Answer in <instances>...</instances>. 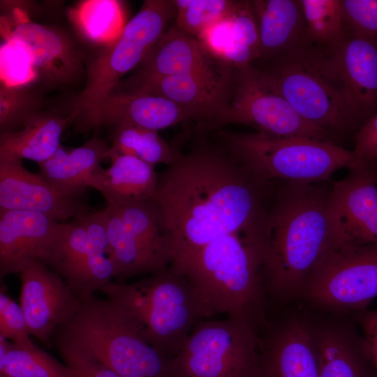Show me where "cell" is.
<instances>
[{"label": "cell", "instance_id": "6da1fadb", "mask_svg": "<svg viewBox=\"0 0 377 377\" xmlns=\"http://www.w3.org/2000/svg\"><path fill=\"white\" fill-rule=\"evenodd\" d=\"M276 183L263 181L220 147L199 145L158 175L153 199L172 246L177 272L198 251L233 233L267 239Z\"/></svg>", "mask_w": 377, "mask_h": 377}, {"label": "cell", "instance_id": "7a4b0ae2", "mask_svg": "<svg viewBox=\"0 0 377 377\" xmlns=\"http://www.w3.org/2000/svg\"><path fill=\"white\" fill-rule=\"evenodd\" d=\"M267 238L265 292L279 300L300 296L310 274L341 240L333 184L276 182Z\"/></svg>", "mask_w": 377, "mask_h": 377}, {"label": "cell", "instance_id": "3957f363", "mask_svg": "<svg viewBox=\"0 0 377 377\" xmlns=\"http://www.w3.org/2000/svg\"><path fill=\"white\" fill-rule=\"evenodd\" d=\"M266 246L264 240L230 234L200 249L176 272L190 283L204 318L226 314L256 328L262 322Z\"/></svg>", "mask_w": 377, "mask_h": 377}, {"label": "cell", "instance_id": "277c9868", "mask_svg": "<svg viewBox=\"0 0 377 377\" xmlns=\"http://www.w3.org/2000/svg\"><path fill=\"white\" fill-rule=\"evenodd\" d=\"M263 63L262 67L255 66L308 123L336 142L358 131L360 126L327 47L309 42Z\"/></svg>", "mask_w": 377, "mask_h": 377}, {"label": "cell", "instance_id": "5b68a950", "mask_svg": "<svg viewBox=\"0 0 377 377\" xmlns=\"http://www.w3.org/2000/svg\"><path fill=\"white\" fill-rule=\"evenodd\" d=\"M56 347H66L99 361L120 377H169L168 359L140 332L115 302L94 296L81 301L73 317L58 327Z\"/></svg>", "mask_w": 377, "mask_h": 377}, {"label": "cell", "instance_id": "8992f818", "mask_svg": "<svg viewBox=\"0 0 377 377\" xmlns=\"http://www.w3.org/2000/svg\"><path fill=\"white\" fill-rule=\"evenodd\" d=\"M101 292L128 314L145 340L168 360L178 353L204 318L186 277L170 267L133 283L112 281Z\"/></svg>", "mask_w": 377, "mask_h": 377}, {"label": "cell", "instance_id": "52a82bcc", "mask_svg": "<svg viewBox=\"0 0 377 377\" xmlns=\"http://www.w3.org/2000/svg\"><path fill=\"white\" fill-rule=\"evenodd\" d=\"M220 147L258 178L268 182L316 183L348 168L352 150L330 141L264 133L221 131Z\"/></svg>", "mask_w": 377, "mask_h": 377}, {"label": "cell", "instance_id": "ba28073f", "mask_svg": "<svg viewBox=\"0 0 377 377\" xmlns=\"http://www.w3.org/2000/svg\"><path fill=\"white\" fill-rule=\"evenodd\" d=\"M175 15L174 0L144 1L118 39L103 46L89 64L86 84L70 113L74 123L98 108L121 78L142 62Z\"/></svg>", "mask_w": 377, "mask_h": 377}, {"label": "cell", "instance_id": "9c48e42d", "mask_svg": "<svg viewBox=\"0 0 377 377\" xmlns=\"http://www.w3.org/2000/svg\"><path fill=\"white\" fill-rule=\"evenodd\" d=\"M260 339L232 317L200 321L168 360L169 377H258Z\"/></svg>", "mask_w": 377, "mask_h": 377}, {"label": "cell", "instance_id": "30bf717a", "mask_svg": "<svg viewBox=\"0 0 377 377\" xmlns=\"http://www.w3.org/2000/svg\"><path fill=\"white\" fill-rule=\"evenodd\" d=\"M230 124L249 126L256 131L271 135L337 143L330 134L305 121L253 64L235 68L233 94L228 109L198 132L204 134Z\"/></svg>", "mask_w": 377, "mask_h": 377}, {"label": "cell", "instance_id": "8fae6325", "mask_svg": "<svg viewBox=\"0 0 377 377\" xmlns=\"http://www.w3.org/2000/svg\"><path fill=\"white\" fill-rule=\"evenodd\" d=\"M42 262L61 276L81 301L101 291L115 278L103 210L62 222Z\"/></svg>", "mask_w": 377, "mask_h": 377}, {"label": "cell", "instance_id": "7c38bea8", "mask_svg": "<svg viewBox=\"0 0 377 377\" xmlns=\"http://www.w3.org/2000/svg\"><path fill=\"white\" fill-rule=\"evenodd\" d=\"M301 295L337 311H362L377 297V244L340 240L306 280Z\"/></svg>", "mask_w": 377, "mask_h": 377}, {"label": "cell", "instance_id": "4fadbf2b", "mask_svg": "<svg viewBox=\"0 0 377 377\" xmlns=\"http://www.w3.org/2000/svg\"><path fill=\"white\" fill-rule=\"evenodd\" d=\"M235 68H220L180 74L145 81L119 91L163 96L175 103L198 131L228 109L234 89Z\"/></svg>", "mask_w": 377, "mask_h": 377}, {"label": "cell", "instance_id": "5bb4252c", "mask_svg": "<svg viewBox=\"0 0 377 377\" xmlns=\"http://www.w3.org/2000/svg\"><path fill=\"white\" fill-rule=\"evenodd\" d=\"M20 306L31 336L49 345L56 330L77 311L81 300L64 279L39 260L20 274Z\"/></svg>", "mask_w": 377, "mask_h": 377}, {"label": "cell", "instance_id": "9a60e30c", "mask_svg": "<svg viewBox=\"0 0 377 377\" xmlns=\"http://www.w3.org/2000/svg\"><path fill=\"white\" fill-rule=\"evenodd\" d=\"M20 42L28 51L37 81L47 87L74 84L84 72L83 57L75 43L52 26L18 21L3 32Z\"/></svg>", "mask_w": 377, "mask_h": 377}, {"label": "cell", "instance_id": "2e32d148", "mask_svg": "<svg viewBox=\"0 0 377 377\" xmlns=\"http://www.w3.org/2000/svg\"><path fill=\"white\" fill-rule=\"evenodd\" d=\"M0 209L38 212L59 222L90 211L82 198L59 191L22 161H0Z\"/></svg>", "mask_w": 377, "mask_h": 377}, {"label": "cell", "instance_id": "e0dca14e", "mask_svg": "<svg viewBox=\"0 0 377 377\" xmlns=\"http://www.w3.org/2000/svg\"><path fill=\"white\" fill-rule=\"evenodd\" d=\"M44 214L0 209V277L20 274L31 262L42 261L61 230Z\"/></svg>", "mask_w": 377, "mask_h": 377}, {"label": "cell", "instance_id": "ac0fdd59", "mask_svg": "<svg viewBox=\"0 0 377 377\" xmlns=\"http://www.w3.org/2000/svg\"><path fill=\"white\" fill-rule=\"evenodd\" d=\"M327 47L360 128L377 114V38L345 31L339 40Z\"/></svg>", "mask_w": 377, "mask_h": 377}, {"label": "cell", "instance_id": "d6986e66", "mask_svg": "<svg viewBox=\"0 0 377 377\" xmlns=\"http://www.w3.org/2000/svg\"><path fill=\"white\" fill-rule=\"evenodd\" d=\"M258 377H320L311 323L291 318L260 339Z\"/></svg>", "mask_w": 377, "mask_h": 377}, {"label": "cell", "instance_id": "ffe728a7", "mask_svg": "<svg viewBox=\"0 0 377 377\" xmlns=\"http://www.w3.org/2000/svg\"><path fill=\"white\" fill-rule=\"evenodd\" d=\"M348 169L347 176L333 184L341 240L377 244V184L366 163Z\"/></svg>", "mask_w": 377, "mask_h": 377}, {"label": "cell", "instance_id": "44dd1931", "mask_svg": "<svg viewBox=\"0 0 377 377\" xmlns=\"http://www.w3.org/2000/svg\"><path fill=\"white\" fill-rule=\"evenodd\" d=\"M188 120L175 103L163 96L145 93L112 92L98 108L75 124L79 132L121 124L158 131Z\"/></svg>", "mask_w": 377, "mask_h": 377}, {"label": "cell", "instance_id": "7402d4cb", "mask_svg": "<svg viewBox=\"0 0 377 377\" xmlns=\"http://www.w3.org/2000/svg\"><path fill=\"white\" fill-rule=\"evenodd\" d=\"M139 66L137 73L128 78L122 89L151 80L228 66L213 57L197 38L175 24L165 30Z\"/></svg>", "mask_w": 377, "mask_h": 377}, {"label": "cell", "instance_id": "603a6c76", "mask_svg": "<svg viewBox=\"0 0 377 377\" xmlns=\"http://www.w3.org/2000/svg\"><path fill=\"white\" fill-rule=\"evenodd\" d=\"M312 324L320 377H377L363 337L339 322Z\"/></svg>", "mask_w": 377, "mask_h": 377}, {"label": "cell", "instance_id": "cb8c5ba5", "mask_svg": "<svg viewBox=\"0 0 377 377\" xmlns=\"http://www.w3.org/2000/svg\"><path fill=\"white\" fill-rule=\"evenodd\" d=\"M250 2L260 35L258 54L253 63L267 61L309 42L300 0Z\"/></svg>", "mask_w": 377, "mask_h": 377}, {"label": "cell", "instance_id": "d4e9b609", "mask_svg": "<svg viewBox=\"0 0 377 377\" xmlns=\"http://www.w3.org/2000/svg\"><path fill=\"white\" fill-rule=\"evenodd\" d=\"M111 165L101 168L90 179L89 187L98 191L107 204L119 205L150 200L154 198L158 175L154 166L128 154L109 148Z\"/></svg>", "mask_w": 377, "mask_h": 377}, {"label": "cell", "instance_id": "484cf974", "mask_svg": "<svg viewBox=\"0 0 377 377\" xmlns=\"http://www.w3.org/2000/svg\"><path fill=\"white\" fill-rule=\"evenodd\" d=\"M72 122L70 114L36 112L20 128L1 133L0 161H45L61 146L62 133Z\"/></svg>", "mask_w": 377, "mask_h": 377}, {"label": "cell", "instance_id": "4316f807", "mask_svg": "<svg viewBox=\"0 0 377 377\" xmlns=\"http://www.w3.org/2000/svg\"><path fill=\"white\" fill-rule=\"evenodd\" d=\"M109 148L98 138L70 150L61 146L53 156L38 164L39 174L59 191L82 198L91 177L103 168L102 161L108 158Z\"/></svg>", "mask_w": 377, "mask_h": 377}, {"label": "cell", "instance_id": "83f0119b", "mask_svg": "<svg viewBox=\"0 0 377 377\" xmlns=\"http://www.w3.org/2000/svg\"><path fill=\"white\" fill-rule=\"evenodd\" d=\"M112 205L117 208L128 230L160 269H168L172 260V243L153 199Z\"/></svg>", "mask_w": 377, "mask_h": 377}, {"label": "cell", "instance_id": "f1b7e54d", "mask_svg": "<svg viewBox=\"0 0 377 377\" xmlns=\"http://www.w3.org/2000/svg\"><path fill=\"white\" fill-rule=\"evenodd\" d=\"M102 210L105 216L110 256L115 267L114 279L117 281L140 274H152L161 272L128 230L117 208L107 204Z\"/></svg>", "mask_w": 377, "mask_h": 377}, {"label": "cell", "instance_id": "f546056e", "mask_svg": "<svg viewBox=\"0 0 377 377\" xmlns=\"http://www.w3.org/2000/svg\"><path fill=\"white\" fill-rule=\"evenodd\" d=\"M71 16L87 40L103 46L117 40L126 24L122 3L116 0L82 1Z\"/></svg>", "mask_w": 377, "mask_h": 377}, {"label": "cell", "instance_id": "4dcf8cb0", "mask_svg": "<svg viewBox=\"0 0 377 377\" xmlns=\"http://www.w3.org/2000/svg\"><path fill=\"white\" fill-rule=\"evenodd\" d=\"M110 149L117 153L136 156L153 166L157 164L170 165L182 155L157 131L131 124L117 126Z\"/></svg>", "mask_w": 377, "mask_h": 377}, {"label": "cell", "instance_id": "1f68e13d", "mask_svg": "<svg viewBox=\"0 0 377 377\" xmlns=\"http://www.w3.org/2000/svg\"><path fill=\"white\" fill-rule=\"evenodd\" d=\"M6 360L0 374L8 377H76L73 369L36 346L23 347L8 340Z\"/></svg>", "mask_w": 377, "mask_h": 377}, {"label": "cell", "instance_id": "d6a6232c", "mask_svg": "<svg viewBox=\"0 0 377 377\" xmlns=\"http://www.w3.org/2000/svg\"><path fill=\"white\" fill-rule=\"evenodd\" d=\"M310 43H335L345 33L341 0H300Z\"/></svg>", "mask_w": 377, "mask_h": 377}, {"label": "cell", "instance_id": "836d02e7", "mask_svg": "<svg viewBox=\"0 0 377 377\" xmlns=\"http://www.w3.org/2000/svg\"><path fill=\"white\" fill-rule=\"evenodd\" d=\"M234 2L232 0H174L175 25L196 38L207 27L226 15Z\"/></svg>", "mask_w": 377, "mask_h": 377}, {"label": "cell", "instance_id": "e575fe53", "mask_svg": "<svg viewBox=\"0 0 377 377\" xmlns=\"http://www.w3.org/2000/svg\"><path fill=\"white\" fill-rule=\"evenodd\" d=\"M31 86L0 87V131H15L39 112V97Z\"/></svg>", "mask_w": 377, "mask_h": 377}, {"label": "cell", "instance_id": "d590c367", "mask_svg": "<svg viewBox=\"0 0 377 377\" xmlns=\"http://www.w3.org/2000/svg\"><path fill=\"white\" fill-rule=\"evenodd\" d=\"M1 84L8 87L32 85L37 81L31 58L18 40L3 38L0 48Z\"/></svg>", "mask_w": 377, "mask_h": 377}, {"label": "cell", "instance_id": "8d00e7d4", "mask_svg": "<svg viewBox=\"0 0 377 377\" xmlns=\"http://www.w3.org/2000/svg\"><path fill=\"white\" fill-rule=\"evenodd\" d=\"M345 31L377 38V0H341Z\"/></svg>", "mask_w": 377, "mask_h": 377}, {"label": "cell", "instance_id": "74e56055", "mask_svg": "<svg viewBox=\"0 0 377 377\" xmlns=\"http://www.w3.org/2000/svg\"><path fill=\"white\" fill-rule=\"evenodd\" d=\"M0 336L20 346H35L20 304L10 297L3 287L0 291Z\"/></svg>", "mask_w": 377, "mask_h": 377}, {"label": "cell", "instance_id": "f35d334b", "mask_svg": "<svg viewBox=\"0 0 377 377\" xmlns=\"http://www.w3.org/2000/svg\"><path fill=\"white\" fill-rule=\"evenodd\" d=\"M57 349L76 377H120L99 361L82 353L61 346Z\"/></svg>", "mask_w": 377, "mask_h": 377}, {"label": "cell", "instance_id": "ab89813d", "mask_svg": "<svg viewBox=\"0 0 377 377\" xmlns=\"http://www.w3.org/2000/svg\"><path fill=\"white\" fill-rule=\"evenodd\" d=\"M357 318L363 339L377 374V310L361 311Z\"/></svg>", "mask_w": 377, "mask_h": 377}, {"label": "cell", "instance_id": "60d3db41", "mask_svg": "<svg viewBox=\"0 0 377 377\" xmlns=\"http://www.w3.org/2000/svg\"><path fill=\"white\" fill-rule=\"evenodd\" d=\"M377 137V114L368 119L354 134V143L361 142Z\"/></svg>", "mask_w": 377, "mask_h": 377}, {"label": "cell", "instance_id": "b9f144b4", "mask_svg": "<svg viewBox=\"0 0 377 377\" xmlns=\"http://www.w3.org/2000/svg\"><path fill=\"white\" fill-rule=\"evenodd\" d=\"M364 163H366L367 165L369 166L374 177V179L377 184V158L370 161L364 162Z\"/></svg>", "mask_w": 377, "mask_h": 377}, {"label": "cell", "instance_id": "7bdbcfd3", "mask_svg": "<svg viewBox=\"0 0 377 377\" xmlns=\"http://www.w3.org/2000/svg\"><path fill=\"white\" fill-rule=\"evenodd\" d=\"M0 377H8V376L4 374H0Z\"/></svg>", "mask_w": 377, "mask_h": 377}]
</instances>
